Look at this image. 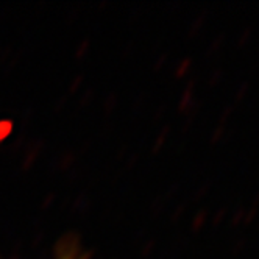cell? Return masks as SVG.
Instances as JSON below:
<instances>
[{
	"instance_id": "6da1fadb",
	"label": "cell",
	"mask_w": 259,
	"mask_h": 259,
	"mask_svg": "<svg viewBox=\"0 0 259 259\" xmlns=\"http://www.w3.org/2000/svg\"><path fill=\"white\" fill-rule=\"evenodd\" d=\"M244 214H245V208L242 206H239L234 209V212L231 214V219H230V225L231 227H237L242 224V220H244Z\"/></svg>"
},
{
	"instance_id": "4fadbf2b",
	"label": "cell",
	"mask_w": 259,
	"mask_h": 259,
	"mask_svg": "<svg viewBox=\"0 0 259 259\" xmlns=\"http://www.w3.org/2000/svg\"><path fill=\"white\" fill-rule=\"evenodd\" d=\"M233 136H234V130H231V132H228V133H227V141L233 139Z\"/></svg>"
},
{
	"instance_id": "52a82bcc",
	"label": "cell",
	"mask_w": 259,
	"mask_h": 259,
	"mask_svg": "<svg viewBox=\"0 0 259 259\" xmlns=\"http://www.w3.org/2000/svg\"><path fill=\"white\" fill-rule=\"evenodd\" d=\"M224 133H225V125H224V123H219V125L215 126V130L212 132V138H211V141H212V142L219 141L222 136H224Z\"/></svg>"
},
{
	"instance_id": "7c38bea8",
	"label": "cell",
	"mask_w": 259,
	"mask_h": 259,
	"mask_svg": "<svg viewBox=\"0 0 259 259\" xmlns=\"http://www.w3.org/2000/svg\"><path fill=\"white\" fill-rule=\"evenodd\" d=\"M205 212L206 211H201V214L197 217V224H201V222H203V219H205Z\"/></svg>"
},
{
	"instance_id": "9c48e42d",
	"label": "cell",
	"mask_w": 259,
	"mask_h": 259,
	"mask_svg": "<svg viewBox=\"0 0 259 259\" xmlns=\"http://www.w3.org/2000/svg\"><path fill=\"white\" fill-rule=\"evenodd\" d=\"M225 212H227V208H222V209H219L215 214H214V219H212V222H214V225H217L219 222L224 219V215H225Z\"/></svg>"
},
{
	"instance_id": "8fae6325",
	"label": "cell",
	"mask_w": 259,
	"mask_h": 259,
	"mask_svg": "<svg viewBox=\"0 0 259 259\" xmlns=\"http://www.w3.org/2000/svg\"><path fill=\"white\" fill-rule=\"evenodd\" d=\"M251 206H259V191H256V194L253 195V198H251Z\"/></svg>"
},
{
	"instance_id": "30bf717a",
	"label": "cell",
	"mask_w": 259,
	"mask_h": 259,
	"mask_svg": "<svg viewBox=\"0 0 259 259\" xmlns=\"http://www.w3.org/2000/svg\"><path fill=\"white\" fill-rule=\"evenodd\" d=\"M222 73H224V70L222 69H217V70H214V73H212V77H211V84H214V83H217L219 80H220V77H222Z\"/></svg>"
},
{
	"instance_id": "7a4b0ae2",
	"label": "cell",
	"mask_w": 259,
	"mask_h": 259,
	"mask_svg": "<svg viewBox=\"0 0 259 259\" xmlns=\"http://www.w3.org/2000/svg\"><path fill=\"white\" fill-rule=\"evenodd\" d=\"M248 88H250V83L248 81H242L239 84L237 91L234 92V102L239 103V102H242L244 97L247 96V92H248Z\"/></svg>"
},
{
	"instance_id": "9a60e30c",
	"label": "cell",
	"mask_w": 259,
	"mask_h": 259,
	"mask_svg": "<svg viewBox=\"0 0 259 259\" xmlns=\"http://www.w3.org/2000/svg\"><path fill=\"white\" fill-rule=\"evenodd\" d=\"M257 227H259V222H257Z\"/></svg>"
},
{
	"instance_id": "5b68a950",
	"label": "cell",
	"mask_w": 259,
	"mask_h": 259,
	"mask_svg": "<svg viewBox=\"0 0 259 259\" xmlns=\"http://www.w3.org/2000/svg\"><path fill=\"white\" fill-rule=\"evenodd\" d=\"M245 247H247V237H239L236 242H234L231 251H233V254H239L240 251L245 250Z\"/></svg>"
},
{
	"instance_id": "ba28073f",
	"label": "cell",
	"mask_w": 259,
	"mask_h": 259,
	"mask_svg": "<svg viewBox=\"0 0 259 259\" xmlns=\"http://www.w3.org/2000/svg\"><path fill=\"white\" fill-rule=\"evenodd\" d=\"M224 41H225V33H222L220 36H217V38L212 41V44H211L209 50H217L222 44H224Z\"/></svg>"
},
{
	"instance_id": "5bb4252c",
	"label": "cell",
	"mask_w": 259,
	"mask_h": 259,
	"mask_svg": "<svg viewBox=\"0 0 259 259\" xmlns=\"http://www.w3.org/2000/svg\"><path fill=\"white\" fill-rule=\"evenodd\" d=\"M64 259H77V257H75V256H72V254H69V256H66Z\"/></svg>"
},
{
	"instance_id": "277c9868",
	"label": "cell",
	"mask_w": 259,
	"mask_h": 259,
	"mask_svg": "<svg viewBox=\"0 0 259 259\" xmlns=\"http://www.w3.org/2000/svg\"><path fill=\"white\" fill-rule=\"evenodd\" d=\"M256 217H257V208H256V206H250L248 209H245L242 224H244L245 227H247V225H251L253 222L256 220Z\"/></svg>"
},
{
	"instance_id": "3957f363",
	"label": "cell",
	"mask_w": 259,
	"mask_h": 259,
	"mask_svg": "<svg viewBox=\"0 0 259 259\" xmlns=\"http://www.w3.org/2000/svg\"><path fill=\"white\" fill-rule=\"evenodd\" d=\"M251 34H253V27L251 25H248V27H245L242 31L239 33V36H237V41H236V44L240 47V46H244L250 38H251Z\"/></svg>"
},
{
	"instance_id": "8992f818",
	"label": "cell",
	"mask_w": 259,
	"mask_h": 259,
	"mask_svg": "<svg viewBox=\"0 0 259 259\" xmlns=\"http://www.w3.org/2000/svg\"><path fill=\"white\" fill-rule=\"evenodd\" d=\"M233 111H234V105H227L224 109H222V113H220V123L225 125L227 119L233 114Z\"/></svg>"
}]
</instances>
